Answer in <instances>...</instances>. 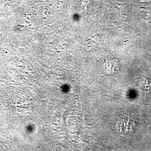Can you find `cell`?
<instances>
[{
  "instance_id": "obj_1",
  "label": "cell",
  "mask_w": 151,
  "mask_h": 151,
  "mask_svg": "<svg viewBox=\"0 0 151 151\" xmlns=\"http://www.w3.org/2000/svg\"><path fill=\"white\" fill-rule=\"evenodd\" d=\"M138 124V119L133 114H121L116 120V129L119 134L127 135L134 132Z\"/></svg>"
},
{
  "instance_id": "obj_2",
  "label": "cell",
  "mask_w": 151,
  "mask_h": 151,
  "mask_svg": "<svg viewBox=\"0 0 151 151\" xmlns=\"http://www.w3.org/2000/svg\"><path fill=\"white\" fill-rule=\"evenodd\" d=\"M143 83H145V85H143L144 88L146 89L148 91L151 92V80H150V81H149V80L145 81V82H143Z\"/></svg>"
}]
</instances>
